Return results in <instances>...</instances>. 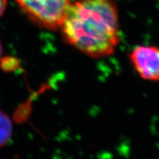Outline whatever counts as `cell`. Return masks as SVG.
Masks as SVG:
<instances>
[{"instance_id": "cell-8", "label": "cell", "mask_w": 159, "mask_h": 159, "mask_svg": "<svg viewBox=\"0 0 159 159\" xmlns=\"http://www.w3.org/2000/svg\"><path fill=\"white\" fill-rule=\"evenodd\" d=\"M13 159H19V158H18L17 157H16V158H13Z\"/></svg>"}, {"instance_id": "cell-1", "label": "cell", "mask_w": 159, "mask_h": 159, "mask_svg": "<svg viewBox=\"0 0 159 159\" xmlns=\"http://www.w3.org/2000/svg\"><path fill=\"white\" fill-rule=\"evenodd\" d=\"M60 30L63 41L91 58L112 55L120 43L119 12L114 0H77Z\"/></svg>"}, {"instance_id": "cell-2", "label": "cell", "mask_w": 159, "mask_h": 159, "mask_svg": "<svg viewBox=\"0 0 159 159\" xmlns=\"http://www.w3.org/2000/svg\"><path fill=\"white\" fill-rule=\"evenodd\" d=\"M27 17L44 29L58 30L71 0H16Z\"/></svg>"}, {"instance_id": "cell-6", "label": "cell", "mask_w": 159, "mask_h": 159, "mask_svg": "<svg viewBox=\"0 0 159 159\" xmlns=\"http://www.w3.org/2000/svg\"><path fill=\"white\" fill-rule=\"evenodd\" d=\"M6 7H7V0H0V16L5 12Z\"/></svg>"}, {"instance_id": "cell-4", "label": "cell", "mask_w": 159, "mask_h": 159, "mask_svg": "<svg viewBox=\"0 0 159 159\" xmlns=\"http://www.w3.org/2000/svg\"><path fill=\"white\" fill-rule=\"evenodd\" d=\"M12 134V122L5 113L0 111V148L8 142Z\"/></svg>"}, {"instance_id": "cell-3", "label": "cell", "mask_w": 159, "mask_h": 159, "mask_svg": "<svg viewBox=\"0 0 159 159\" xmlns=\"http://www.w3.org/2000/svg\"><path fill=\"white\" fill-rule=\"evenodd\" d=\"M129 60L139 76L144 80L159 81V47L139 45L129 52Z\"/></svg>"}, {"instance_id": "cell-7", "label": "cell", "mask_w": 159, "mask_h": 159, "mask_svg": "<svg viewBox=\"0 0 159 159\" xmlns=\"http://www.w3.org/2000/svg\"><path fill=\"white\" fill-rule=\"evenodd\" d=\"M2 53V47L1 42H0V58H1V55Z\"/></svg>"}, {"instance_id": "cell-5", "label": "cell", "mask_w": 159, "mask_h": 159, "mask_svg": "<svg viewBox=\"0 0 159 159\" xmlns=\"http://www.w3.org/2000/svg\"><path fill=\"white\" fill-rule=\"evenodd\" d=\"M1 67L4 71H14L19 67V61L16 58L11 57H5L1 61Z\"/></svg>"}]
</instances>
